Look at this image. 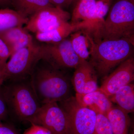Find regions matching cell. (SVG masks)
Instances as JSON below:
<instances>
[{"instance_id":"8992f818","label":"cell","mask_w":134,"mask_h":134,"mask_svg":"<svg viewBox=\"0 0 134 134\" xmlns=\"http://www.w3.org/2000/svg\"><path fill=\"white\" fill-rule=\"evenodd\" d=\"M66 114L69 124V134H93L97 114L80 105L74 97L59 102Z\"/></svg>"},{"instance_id":"5bb4252c","label":"cell","mask_w":134,"mask_h":134,"mask_svg":"<svg viewBox=\"0 0 134 134\" xmlns=\"http://www.w3.org/2000/svg\"><path fill=\"white\" fill-rule=\"evenodd\" d=\"M70 41L77 55L82 60L89 59L96 43L86 31L80 29L72 32Z\"/></svg>"},{"instance_id":"7402d4cb","label":"cell","mask_w":134,"mask_h":134,"mask_svg":"<svg viewBox=\"0 0 134 134\" xmlns=\"http://www.w3.org/2000/svg\"><path fill=\"white\" fill-rule=\"evenodd\" d=\"M93 134H113L110 122L105 115L97 114Z\"/></svg>"},{"instance_id":"4316f807","label":"cell","mask_w":134,"mask_h":134,"mask_svg":"<svg viewBox=\"0 0 134 134\" xmlns=\"http://www.w3.org/2000/svg\"><path fill=\"white\" fill-rule=\"evenodd\" d=\"M0 134H19L13 127L0 122Z\"/></svg>"},{"instance_id":"6da1fadb","label":"cell","mask_w":134,"mask_h":134,"mask_svg":"<svg viewBox=\"0 0 134 134\" xmlns=\"http://www.w3.org/2000/svg\"><path fill=\"white\" fill-rule=\"evenodd\" d=\"M47 66L36 65L31 74L30 82L41 105L59 102L71 97L69 80L60 69Z\"/></svg>"},{"instance_id":"ac0fdd59","label":"cell","mask_w":134,"mask_h":134,"mask_svg":"<svg viewBox=\"0 0 134 134\" xmlns=\"http://www.w3.org/2000/svg\"><path fill=\"white\" fill-rule=\"evenodd\" d=\"M97 0H77L71 15L73 24H79L88 21L96 10Z\"/></svg>"},{"instance_id":"4fadbf2b","label":"cell","mask_w":134,"mask_h":134,"mask_svg":"<svg viewBox=\"0 0 134 134\" xmlns=\"http://www.w3.org/2000/svg\"><path fill=\"white\" fill-rule=\"evenodd\" d=\"M0 36L8 46L11 55L34 43L31 35L22 26H15L0 32Z\"/></svg>"},{"instance_id":"d4e9b609","label":"cell","mask_w":134,"mask_h":134,"mask_svg":"<svg viewBox=\"0 0 134 134\" xmlns=\"http://www.w3.org/2000/svg\"><path fill=\"white\" fill-rule=\"evenodd\" d=\"M23 134H52L50 131L42 126L31 124V126L26 130Z\"/></svg>"},{"instance_id":"1f68e13d","label":"cell","mask_w":134,"mask_h":134,"mask_svg":"<svg viewBox=\"0 0 134 134\" xmlns=\"http://www.w3.org/2000/svg\"><path fill=\"white\" fill-rule=\"evenodd\" d=\"M111 1H112V0H111Z\"/></svg>"},{"instance_id":"83f0119b","label":"cell","mask_w":134,"mask_h":134,"mask_svg":"<svg viewBox=\"0 0 134 134\" xmlns=\"http://www.w3.org/2000/svg\"><path fill=\"white\" fill-rule=\"evenodd\" d=\"M53 5L55 7L62 8L69 6L73 2L72 0H51Z\"/></svg>"},{"instance_id":"7a4b0ae2","label":"cell","mask_w":134,"mask_h":134,"mask_svg":"<svg viewBox=\"0 0 134 134\" xmlns=\"http://www.w3.org/2000/svg\"><path fill=\"white\" fill-rule=\"evenodd\" d=\"M134 44L124 40H103L96 44L89 62L97 75L105 77L115 67L133 56Z\"/></svg>"},{"instance_id":"603a6c76","label":"cell","mask_w":134,"mask_h":134,"mask_svg":"<svg viewBox=\"0 0 134 134\" xmlns=\"http://www.w3.org/2000/svg\"><path fill=\"white\" fill-rule=\"evenodd\" d=\"M10 55L11 52L8 46L0 36V70L1 72Z\"/></svg>"},{"instance_id":"8fae6325","label":"cell","mask_w":134,"mask_h":134,"mask_svg":"<svg viewBox=\"0 0 134 134\" xmlns=\"http://www.w3.org/2000/svg\"><path fill=\"white\" fill-rule=\"evenodd\" d=\"M111 0H97L95 12L86 22L81 23V29L86 32L96 44L103 40L105 17L109 11Z\"/></svg>"},{"instance_id":"9c48e42d","label":"cell","mask_w":134,"mask_h":134,"mask_svg":"<svg viewBox=\"0 0 134 134\" xmlns=\"http://www.w3.org/2000/svg\"><path fill=\"white\" fill-rule=\"evenodd\" d=\"M69 13L59 7L42 9L30 17L25 29L34 33L44 32L54 29L71 19Z\"/></svg>"},{"instance_id":"484cf974","label":"cell","mask_w":134,"mask_h":134,"mask_svg":"<svg viewBox=\"0 0 134 134\" xmlns=\"http://www.w3.org/2000/svg\"><path fill=\"white\" fill-rule=\"evenodd\" d=\"M8 112L7 104L0 92V122H2L7 117Z\"/></svg>"},{"instance_id":"4dcf8cb0","label":"cell","mask_w":134,"mask_h":134,"mask_svg":"<svg viewBox=\"0 0 134 134\" xmlns=\"http://www.w3.org/2000/svg\"><path fill=\"white\" fill-rule=\"evenodd\" d=\"M75 0H72V2L74 1Z\"/></svg>"},{"instance_id":"d6986e66","label":"cell","mask_w":134,"mask_h":134,"mask_svg":"<svg viewBox=\"0 0 134 134\" xmlns=\"http://www.w3.org/2000/svg\"><path fill=\"white\" fill-rule=\"evenodd\" d=\"M12 3L16 11L29 18L42 9L54 6L51 0H12Z\"/></svg>"},{"instance_id":"277c9868","label":"cell","mask_w":134,"mask_h":134,"mask_svg":"<svg viewBox=\"0 0 134 134\" xmlns=\"http://www.w3.org/2000/svg\"><path fill=\"white\" fill-rule=\"evenodd\" d=\"M103 40H124L134 43V0H118L105 19Z\"/></svg>"},{"instance_id":"52a82bcc","label":"cell","mask_w":134,"mask_h":134,"mask_svg":"<svg viewBox=\"0 0 134 134\" xmlns=\"http://www.w3.org/2000/svg\"><path fill=\"white\" fill-rule=\"evenodd\" d=\"M41 59L53 68H76L83 60L78 57L72 48L69 39L66 38L55 43L40 46Z\"/></svg>"},{"instance_id":"7c38bea8","label":"cell","mask_w":134,"mask_h":134,"mask_svg":"<svg viewBox=\"0 0 134 134\" xmlns=\"http://www.w3.org/2000/svg\"><path fill=\"white\" fill-rule=\"evenodd\" d=\"M76 99L80 105L95 112L106 115L113 106L110 98L99 90L87 93H76Z\"/></svg>"},{"instance_id":"e0dca14e","label":"cell","mask_w":134,"mask_h":134,"mask_svg":"<svg viewBox=\"0 0 134 134\" xmlns=\"http://www.w3.org/2000/svg\"><path fill=\"white\" fill-rule=\"evenodd\" d=\"M110 99L127 113L134 110V85L130 83L120 88Z\"/></svg>"},{"instance_id":"44dd1931","label":"cell","mask_w":134,"mask_h":134,"mask_svg":"<svg viewBox=\"0 0 134 134\" xmlns=\"http://www.w3.org/2000/svg\"><path fill=\"white\" fill-rule=\"evenodd\" d=\"M94 71L89 62L85 60L75 69L72 82L76 93H82L85 84Z\"/></svg>"},{"instance_id":"ba28073f","label":"cell","mask_w":134,"mask_h":134,"mask_svg":"<svg viewBox=\"0 0 134 134\" xmlns=\"http://www.w3.org/2000/svg\"><path fill=\"white\" fill-rule=\"evenodd\" d=\"M30 122L46 128L52 134H69L68 117L58 102H49L41 105Z\"/></svg>"},{"instance_id":"ffe728a7","label":"cell","mask_w":134,"mask_h":134,"mask_svg":"<svg viewBox=\"0 0 134 134\" xmlns=\"http://www.w3.org/2000/svg\"><path fill=\"white\" fill-rule=\"evenodd\" d=\"M16 10L8 8L0 9V32L15 26H23L29 20Z\"/></svg>"},{"instance_id":"9a60e30c","label":"cell","mask_w":134,"mask_h":134,"mask_svg":"<svg viewBox=\"0 0 134 134\" xmlns=\"http://www.w3.org/2000/svg\"><path fill=\"white\" fill-rule=\"evenodd\" d=\"M80 29V24H74L69 22H65L50 30L36 33V38L39 41L46 43H58Z\"/></svg>"},{"instance_id":"3957f363","label":"cell","mask_w":134,"mask_h":134,"mask_svg":"<svg viewBox=\"0 0 134 134\" xmlns=\"http://www.w3.org/2000/svg\"><path fill=\"white\" fill-rule=\"evenodd\" d=\"M14 81L0 88V92L9 108L21 120L30 122L41 105L31 82Z\"/></svg>"},{"instance_id":"cb8c5ba5","label":"cell","mask_w":134,"mask_h":134,"mask_svg":"<svg viewBox=\"0 0 134 134\" xmlns=\"http://www.w3.org/2000/svg\"><path fill=\"white\" fill-rule=\"evenodd\" d=\"M97 76L96 71H94L85 84L82 93H91L98 90Z\"/></svg>"},{"instance_id":"f546056e","label":"cell","mask_w":134,"mask_h":134,"mask_svg":"<svg viewBox=\"0 0 134 134\" xmlns=\"http://www.w3.org/2000/svg\"><path fill=\"white\" fill-rule=\"evenodd\" d=\"M4 82V79H3V76L2 72L0 70V88L3 86Z\"/></svg>"},{"instance_id":"5b68a950","label":"cell","mask_w":134,"mask_h":134,"mask_svg":"<svg viewBox=\"0 0 134 134\" xmlns=\"http://www.w3.org/2000/svg\"><path fill=\"white\" fill-rule=\"evenodd\" d=\"M9 59L2 71L4 81L24 79L31 75L41 59L40 46L34 43L15 52Z\"/></svg>"},{"instance_id":"2e32d148","label":"cell","mask_w":134,"mask_h":134,"mask_svg":"<svg viewBox=\"0 0 134 134\" xmlns=\"http://www.w3.org/2000/svg\"><path fill=\"white\" fill-rule=\"evenodd\" d=\"M106 116L110 122L113 134H128L130 123L128 113L119 107L113 106Z\"/></svg>"},{"instance_id":"f1b7e54d","label":"cell","mask_w":134,"mask_h":134,"mask_svg":"<svg viewBox=\"0 0 134 134\" xmlns=\"http://www.w3.org/2000/svg\"><path fill=\"white\" fill-rule=\"evenodd\" d=\"M12 0H0V6H4L12 3Z\"/></svg>"},{"instance_id":"30bf717a","label":"cell","mask_w":134,"mask_h":134,"mask_svg":"<svg viewBox=\"0 0 134 134\" xmlns=\"http://www.w3.org/2000/svg\"><path fill=\"white\" fill-rule=\"evenodd\" d=\"M134 79V59L132 56L105 77L99 90L110 98L120 88L131 83Z\"/></svg>"}]
</instances>
